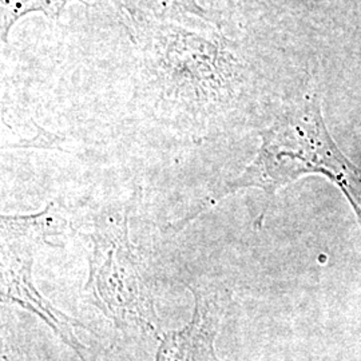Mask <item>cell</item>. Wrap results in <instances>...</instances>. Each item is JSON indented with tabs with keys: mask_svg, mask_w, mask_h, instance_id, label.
I'll use <instances>...</instances> for the list:
<instances>
[{
	"mask_svg": "<svg viewBox=\"0 0 361 361\" xmlns=\"http://www.w3.org/2000/svg\"><path fill=\"white\" fill-rule=\"evenodd\" d=\"M142 55L145 94L159 116L195 140L228 107L243 83L244 66L217 27L193 31L155 22L133 39Z\"/></svg>",
	"mask_w": 361,
	"mask_h": 361,
	"instance_id": "1",
	"label": "cell"
},
{
	"mask_svg": "<svg viewBox=\"0 0 361 361\" xmlns=\"http://www.w3.org/2000/svg\"><path fill=\"white\" fill-rule=\"evenodd\" d=\"M261 147L255 161L235 180L200 202L193 212L170 225L174 232L183 229L219 200L245 188H258L268 195L307 174L323 173L338 182L361 216V171L337 150L326 133L316 101L289 106L262 130Z\"/></svg>",
	"mask_w": 361,
	"mask_h": 361,
	"instance_id": "2",
	"label": "cell"
},
{
	"mask_svg": "<svg viewBox=\"0 0 361 361\" xmlns=\"http://www.w3.org/2000/svg\"><path fill=\"white\" fill-rule=\"evenodd\" d=\"M129 209L119 219L98 224L89 235L94 247L85 293L118 326L155 331L154 301L129 240Z\"/></svg>",
	"mask_w": 361,
	"mask_h": 361,
	"instance_id": "3",
	"label": "cell"
},
{
	"mask_svg": "<svg viewBox=\"0 0 361 361\" xmlns=\"http://www.w3.org/2000/svg\"><path fill=\"white\" fill-rule=\"evenodd\" d=\"M194 295L193 319L183 329L162 338L155 361H219L214 338L224 314L225 298L219 290L188 285Z\"/></svg>",
	"mask_w": 361,
	"mask_h": 361,
	"instance_id": "4",
	"label": "cell"
},
{
	"mask_svg": "<svg viewBox=\"0 0 361 361\" xmlns=\"http://www.w3.org/2000/svg\"><path fill=\"white\" fill-rule=\"evenodd\" d=\"M31 256L19 258L18 256L11 257L8 255L7 258L3 259V301H13L15 304H19L20 307L38 314L44 323L51 326L52 331L62 338L63 343L75 350L82 361H86L82 355V350L85 348L74 334V326H79L82 324L66 316L61 310L54 308L39 293L31 280Z\"/></svg>",
	"mask_w": 361,
	"mask_h": 361,
	"instance_id": "5",
	"label": "cell"
},
{
	"mask_svg": "<svg viewBox=\"0 0 361 361\" xmlns=\"http://www.w3.org/2000/svg\"><path fill=\"white\" fill-rule=\"evenodd\" d=\"M67 226V221L55 212L54 204H50L38 214L1 217L3 240L7 243L27 240L38 245L42 243L52 245L49 238L65 234Z\"/></svg>",
	"mask_w": 361,
	"mask_h": 361,
	"instance_id": "6",
	"label": "cell"
},
{
	"mask_svg": "<svg viewBox=\"0 0 361 361\" xmlns=\"http://www.w3.org/2000/svg\"><path fill=\"white\" fill-rule=\"evenodd\" d=\"M75 1L86 3L85 0H0L1 42L7 43L13 25L28 13H42L50 19H58L67 6Z\"/></svg>",
	"mask_w": 361,
	"mask_h": 361,
	"instance_id": "7",
	"label": "cell"
},
{
	"mask_svg": "<svg viewBox=\"0 0 361 361\" xmlns=\"http://www.w3.org/2000/svg\"><path fill=\"white\" fill-rule=\"evenodd\" d=\"M155 22L180 23L188 16L202 19L205 23L219 28V22L198 0H150Z\"/></svg>",
	"mask_w": 361,
	"mask_h": 361,
	"instance_id": "8",
	"label": "cell"
},
{
	"mask_svg": "<svg viewBox=\"0 0 361 361\" xmlns=\"http://www.w3.org/2000/svg\"><path fill=\"white\" fill-rule=\"evenodd\" d=\"M116 7L122 25L126 28L131 40L145 30L155 23L150 0H110Z\"/></svg>",
	"mask_w": 361,
	"mask_h": 361,
	"instance_id": "9",
	"label": "cell"
}]
</instances>
